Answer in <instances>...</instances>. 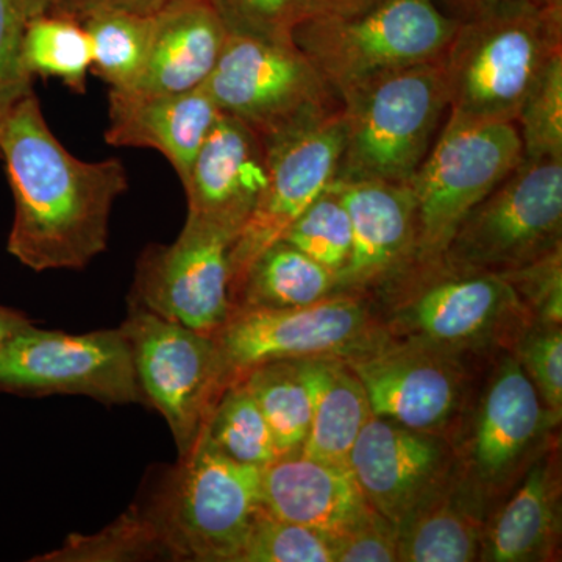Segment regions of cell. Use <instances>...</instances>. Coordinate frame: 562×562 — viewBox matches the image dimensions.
<instances>
[{
  "label": "cell",
  "mask_w": 562,
  "mask_h": 562,
  "mask_svg": "<svg viewBox=\"0 0 562 562\" xmlns=\"http://www.w3.org/2000/svg\"><path fill=\"white\" fill-rule=\"evenodd\" d=\"M266 184L257 206L233 243L232 302L244 273L258 255L331 187L344 149L341 110L303 127L262 138Z\"/></svg>",
  "instance_id": "7c38bea8"
},
{
  "label": "cell",
  "mask_w": 562,
  "mask_h": 562,
  "mask_svg": "<svg viewBox=\"0 0 562 562\" xmlns=\"http://www.w3.org/2000/svg\"><path fill=\"white\" fill-rule=\"evenodd\" d=\"M46 13L44 0H0V110L32 88L21 65V47L33 18Z\"/></svg>",
  "instance_id": "e575fe53"
},
{
  "label": "cell",
  "mask_w": 562,
  "mask_h": 562,
  "mask_svg": "<svg viewBox=\"0 0 562 562\" xmlns=\"http://www.w3.org/2000/svg\"><path fill=\"white\" fill-rule=\"evenodd\" d=\"M203 428L222 453L243 464L265 469L281 458L265 414L241 382L222 392Z\"/></svg>",
  "instance_id": "4dcf8cb0"
},
{
  "label": "cell",
  "mask_w": 562,
  "mask_h": 562,
  "mask_svg": "<svg viewBox=\"0 0 562 562\" xmlns=\"http://www.w3.org/2000/svg\"><path fill=\"white\" fill-rule=\"evenodd\" d=\"M236 562H336L335 536L261 512Z\"/></svg>",
  "instance_id": "836d02e7"
},
{
  "label": "cell",
  "mask_w": 562,
  "mask_h": 562,
  "mask_svg": "<svg viewBox=\"0 0 562 562\" xmlns=\"http://www.w3.org/2000/svg\"><path fill=\"white\" fill-rule=\"evenodd\" d=\"M443 13L454 21L472 20L490 11L516 5L546 7V9H562V0H436Z\"/></svg>",
  "instance_id": "b9f144b4"
},
{
  "label": "cell",
  "mask_w": 562,
  "mask_h": 562,
  "mask_svg": "<svg viewBox=\"0 0 562 562\" xmlns=\"http://www.w3.org/2000/svg\"><path fill=\"white\" fill-rule=\"evenodd\" d=\"M360 299L330 295L299 308H235L211 335L216 346L217 394L255 368L276 361L347 358L375 346Z\"/></svg>",
  "instance_id": "ba28073f"
},
{
  "label": "cell",
  "mask_w": 562,
  "mask_h": 562,
  "mask_svg": "<svg viewBox=\"0 0 562 562\" xmlns=\"http://www.w3.org/2000/svg\"><path fill=\"white\" fill-rule=\"evenodd\" d=\"M336 562L398 561V531L379 513L335 538Z\"/></svg>",
  "instance_id": "f35d334b"
},
{
  "label": "cell",
  "mask_w": 562,
  "mask_h": 562,
  "mask_svg": "<svg viewBox=\"0 0 562 562\" xmlns=\"http://www.w3.org/2000/svg\"><path fill=\"white\" fill-rule=\"evenodd\" d=\"M236 235L194 220L172 244L140 254L131 303L192 330L214 335L233 312L231 251Z\"/></svg>",
  "instance_id": "4fadbf2b"
},
{
  "label": "cell",
  "mask_w": 562,
  "mask_h": 562,
  "mask_svg": "<svg viewBox=\"0 0 562 562\" xmlns=\"http://www.w3.org/2000/svg\"><path fill=\"white\" fill-rule=\"evenodd\" d=\"M231 35L292 43V0H213Z\"/></svg>",
  "instance_id": "8d00e7d4"
},
{
  "label": "cell",
  "mask_w": 562,
  "mask_h": 562,
  "mask_svg": "<svg viewBox=\"0 0 562 562\" xmlns=\"http://www.w3.org/2000/svg\"><path fill=\"white\" fill-rule=\"evenodd\" d=\"M301 364L312 392V424L301 453L350 469L353 443L372 417L364 387L341 358L302 360Z\"/></svg>",
  "instance_id": "603a6c76"
},
{
  "label": "cell",
  "mask_w": 562,
  "mask_h": 562,
  "mask_svg": "<svg viewBox=\"0 0 562 562\" xmlns=\"http://www.w3.org/2000/svg\"><path fill=\"white\" fill-rule=\"evenodd\" d=\"M169 2L172 0H44L46 13L69 18L80 24L92 14L109 10L154 14Z\"/></svg>",
  "instance_id": "ab89813d"
},
{
  "label": "cell",
  "mask_w": 562,
  "mask_h": 562,
  "mask_svg": "<svg viewBox=\"0 0 562 562\" xmlns=\"http://www.w3.org/2000/svg\"><path fill=\"white\" fill-rule=\"evenodd\" d=\"M349 213L351 250L335 294L390 283L414 265L416 203L412 184L333 181Z\"/></svg>",
  "instance_id": "e0dca14e"
},
{
  "label": "cell",
  "mask_w": 562,
  "mask_h": 562,
  "mask_svg": "<svg viewBox=\"0 0 562 562\" xmlns=\"http://www.w3.org/2000/svg\"><path fill=\"white\" fill-rule=\"evenodd\" d=\"M554 420L519 361L506 358L484 391L468 442L475 482L487 490L508 483Z\"/></svg>",
  "instance_id": "d6986e66"
},
{
  "label": "cell",
  "mask_w": 562,
  "mask_h": 562,
  "mask_svg": "<svg viewBox=\"0 0 562 562\" xmlns=\"http://www.w3.org/2000/svg\"><path fill=\"white\" fill-rule=\"evenodd\" d=\"M344 361L364 387L372 416L436 432L460 406L462 373L443 351L375 344Z\"/></svg>",
  "instance_id": "2e32d148"
},
{
  "label": "cell",
  "mask_w": 562,
  "mask_h": 562,
  "mask_svg": "<svg viewBox=\"0 0 562 562\" xmlns=\"http://www.w3.org/2000/svg\"><path fill=\"white\" fill-rule=\"evenodd\" d=\"M557 498L552 472L546 464L536 465L484 535L482 560H543L557 538L560 522Z\"/></svg>",
  "instance_id": "cb8c5ba5"
},
{
  "label": "cell",
  "mask_w": 562,
  "mask_h": 562,
  "mask_svg": "<svg viewBox=\"0 0 562 562\" xmlns=\"http://www.w3.org/2000/svg\"><path fill=\"white\" fill-rule=\"evenodd\" d=\"M0 394L85 395L105 405L143 403L121 327L85 335L21 328L0 346Z\"/></svg>",
  "instance_id": "30bf717a"
},
{
  "label": "cell",
  "mask_w": 562,
  "mask_h": 562,
  "mask_svg": "<svg viewBox=\"0 0 562 562\" xmlns=\"http://www.w3.org/2000/svg\"><path fill=\"white\" fill-rule=\"evenodd\" d=\"M449 106L443 55L344 95V149L335 180L412 183Z\"/></svg>",
  "instance_id": "3957f363"
},
{
  "label": "cell",
  "mask_w": 562,
  "mask_h": 562,
  "mask_svg": "<svg viewBox=\"0 0 562 562\" xmlns=\"http://www.w3.org/2000/svg\"><path fill=\"white\" fill-rule=\"evenodd\" d=\"M266 184L265 140L249 125L221 113L183 183L188 220L236 235Z\"/></svg>",
  "instance_id": "ac0fdd59"
},
{
  "label": "cell",
  "mask_w": 562,
  "mask_h": 562,
  "mask_svg": "<svg viewBox=\"0 0 562 562\" xmlns=\"http://www.w3.org/2000/svg\"><path fill=\"white\" fill-rule=\"evenodd\" d=\"M498 276L512 284L522 305L530 306L541 317V324L561 325L562 249Z\"/></svg>",
  "instance_id": "74e56055"
},
{
  "label": "cell",
  "mask_w": 562,
  "mask_h": 562,
  "mask_svg": "<svg viewBox=\"0 0 562 562\" xmlns=\"http://www.w3.org/2000/svg\"><path fill=\"white\" fill-rule=\"evenodd\" d=\"M110 125L105 139L114 147L160 151L187 181L202 144L221 111L205 88L180 94L138 95L110 90Z\"/></svg>",
  "instance_id": "44dd1931"
},
{
  "label": "cell",
  "mask_w": 562,
  "mask_h": 562,
  "mask_svg": "<svg viewBox=\"0 0 562 562\" xmlns=\"http://www.w3.org/2000/svg\"><path fill=\"white\" fill-rule=\"evenodd\" d=\"M154 16L109 10L81 22L91 41V70L110 90L128 91L139 79L149 55Z\"/></svg>",
  "instance_id": "83f0119b"
},
{
  "label": "cell",
  "mask_w": 562,
  "mask_h": 562,
  "mask_svg": "<svg viewBox=\"0 0 562 562\" xmlns=\"http://www.w3.org/2000/svg\"><path fill=\"white\" fill-rule=\"evenodd\" d=\"M482 519L468 494L441 495L398 530V561L468 562L482 552Z\"/></svg>",
  "instance_id": "484cf974"
},
{
  "label": "cell",
  "mask_w": 562,
  "mask_h": 562,
  "mask_svg": "<svg viewBox=\"0 0 562 562\" xmlns=\"http://www.w3.org/2000/svg\"><path fill=\"white\" fill-rule=\"evenodd\" d=\"M524 160L516 122L450 116L412 180L416 203L414 265L441 260L469 213Z\"/></svg>",
  "instance_id": "8992f818"
},
{
  "label": "cell",
  "mask_w": 562,
  "mask_h": 562,
  "mask_svg": "<svg viewBox=\"0 0 562 562\" xmlns=\"http://www.w3.org/2000/svg\"><path fill=\"white\" fill-rule=\"evenodd\" d=\"M457 25L436 0H383L353 16L297 22L291 38L341 102L384 74L441 58Z\"/></svg>",
  "instance_id": "5b68a950"
},
{
  "label": "cell",
  "mask_w": 562,
  "mask_h": 562,
  "mask_svg": "<svg viewBox=\"0 0 562 562\" xmlns=\"http://www.w3.org/2000/svg\"><path fill=\"white\" fill-rule=\"evenodd\" d=\"M261 471L222 453L202 428L146 505L172 561H238L261 513Z\"/></svg>",
  "instance_id": "277c9868"
},
{
  "label": "cell",
  "mask_w": 562,
  "mask_h": 562,
  "mask_svg": "<svg viewBox=\"0 0 562 562\" xmlns=\"http://www.w3.org/2000/svg\"><path fill=\"white\" fill-rule=\"evenodd\" d=\"M349 468L372 509L398 531L442 494L449 457L435 432L372 416L353 443Z\"/></svg>",
  "instance_id": "9a60e30c"
},
{
  "label": "cell",
  "mask_w": 562,
  "mask_h": 562,
  "mask_svg": "<svg viewBox=\"0 0 562 562\" xmlns=\"http://www.w3.org/2000/svg\"><path fill=\"white\" fill-rule=\"evenodd\" d=\"M261 512L336 538L364 522L375 509L350 469L299 452L262 469Z\"/></svg>",
  "instance_id": "ffe728a7"
},
{
  "label": "cell",
  "mask_w": 562,
  "mask_h": 562,
  "mask_svg": "<svg viewBox=\"0 0 562 562\" xmlns=\"http://www.w3.org/2000/svg\"><path fill=\"white\" fill-rule=\"evenodd\" d=\"M203 88L221 113L243 121L261 138L341 110L335 92L295 44L231 33Z\"/></svg>",
  "instance_id": "9c48e42d"
},
{
  "label": "cell",
  "mask_w": 562,
  "mask_h": 562,
  "mask_svg": "<svg viewBox=\"0 0 562 562\" xmlns=\"http://www.w3.org/2000/svg\"><path fill=\"white\" fill-rule=\"evenodd\" d=\"M241 383L265 414L281 457L301 452L312 424V392L301 361L258 366Z\"/></svg>",
  "instance_id": "4316f807"
},
{
  "label": "cell",
  "mask_w": 562,
  "mask_h": 562,
  "mask_svg": "<svg viewBox=\"0 0 562 562\" xmlns=\"http://www.w3.org/2000/svg\"><path fill=\"white\" fill-rule=\"evenodd\" d=\"M562 52V9L506 7L458 22L443 54L449 114L516 122L525 98Z\"/></svg>",
  "instance_id": "7a4b0ae2"
},
{
  "label": "cell",
  "mask_w": 562,
  "mask_h": 562,
  "mask_svg": "<svg viewBox=\"0 0 562 562\" xmlns=\"http://www.w3.org/2000/svg\"><path fill=\"white\" fill-rule=\"evenodd\" d=\"M281 239L297 247L335 277L342 271L350 257L351 225L349 213L333 183Z\"/></svg>",
  "instance_id": "d6a6232c"
},
{
  "label": "cell",
  "mask_w": 562,
  "mask_h": 562,
  "mask_svg": "<svg viewBox=\"0 0 562 562\" xmlns=\"http://www.w3.org/2000/svg\"><path fill=\"white\" fill-rule=\"evenodd\" d=\"M172 561L160 528L147 506L133 505L109 527L94 535H70L60 549L40 562Z\"/></svg>",
  "instance_id": "f546056e"
},
{
  "label": "cell",
  "mask_w": 562,
  "mask_h": 562,
  "mask_svg": "<svg viewBox=\"0 0 562 562\" xmlns=\"http://www.w3.org/2000/svg\"><path fill=\"white\" fill-rule=\"evenodd\" d=\"M562 161H527L462 221L443 265L502 273L561 249Z\"/></svg>",
  "instance_id": "52a82bcc"
},
{
  "label": "cell",
  "mask_w": 562,
  "mask_h": 562,
  "mask_svg": "<svg viewBox=\"0 0 562 562\" xmlns=\"http://www.w3.org/2000/svg\"><path fill=\"white\" fill-rule=\"evenodd\" d=\"M121 330L146 405L168 422L179 454L187 453L220 401L213 338L135 303Z\"/></svg>",
  "instance_id": "8fae6325"
},
{
  "label": "cell",
  "mask_w": 562,
  "mask_h": 562,
  "mask_svg": "<svg viewBox=\"0 0 562 562\" xmlns=\"http://www.w3.org/2000/svg\"><path fill=\"white\" fill-rule=\"evenodd\" d=\"M21 65L31 79L52 77L74 92H85L92 65L87 29L58 14L43 13L33 18L22 40Z\"/></svg>",
  "instance_id": "f1b7e54d"
},
{
  "label": "cell",
  "mask_w": 562,
  "mask_h": 562,
  "mask_svg": "<svg viewBox=\"0 0 562 562\" xmlns=\"http://www.w3.org/2000/svg\"><path fill=\"white\" fill-rule=\"evenodd\" d=\"M392 281H401L403 291L392 314L395 331L443 353L482 344L524 306L498 273L442 261L413 265Z\"/></svg>",
  "instance_id": "5bb4252c"
},
{
  "label": "cell",
  "mask_w": 562,
  "mask_h": 562,
  "mask_svg": "<svg viewBox=\"0 0 562 562\" xmlns=\"http://www.w3.org/2000/svg\"><path fill=\"white\" fill-rule=\"evenodd\" d=\"M228 32L213 0H172L154 16L150 49L131 94H180L210 79Z\"/></svg>",
  "instance_id": "7402d4cb"
},
{
  "label": "cell",
  "mask_w": 562,
  "mask_h": 562,
  "mask_svg": "<svg viewBox=\"0 0 562 562\" xmlns=\"http://www.w3.org/2000/svg\"><path fill=\"white\" fill-rule=\"evenodd\" d=\"M14 217L7 249L35 272L87 268L109 244L114 202L128 190L121 160L83 161L52 133L32 88L0 110Z\"/></svg>",
  "instance_id": "6da1fadb"
},
{
  "label": "cell",
  "mask_w": 562,
  "mask_h": 562,
  "mask_svg": "<svg viewBox=\"0 0 562 562\" xmlns=\"http://www.w3.org/2000/svg\"><path fill=\"white\" fill-rule=\"evenodd\" d=\"M335 273L290 243L258 255L233 294L235 308H299L335 294Z\"/></svg>",
  "instance_id": "d4e9b609"
},
{
  "label": "cell",
  "mask_w": 562,
  "mask_h": 562,
  "mask_svg": "<svg viewBox=\"0 0 562 562\" xmlns=\"http://www.w3.org/2000/svg\"><path fill=\"white\" fill-rule=\"evenodd\" d=\"M519 364L546 408L560 419L562 412L561 325L541 324L519 344Z\"/></svg>",
  "instance_id": "d590c367"
},
{
  "label": "cell",
  "mask_w": 562,
  "mask_h": 562,
  "mask_svg": "<svg viewBox=\"0 0 562 562\" xmlns=\"http://www.w3.org/2000/svg\"><path fill=\"white\" fill-rule=\"evenodd\" d=\"M383 0H292L294 25L322 18H346L372 9Z\"/></svg>",
  "instance_id": "60d3db41"
},
{
  "label": "cell",
  "mask_w": 562,
  "mask_h": 562,
  "mask_svg": "<svg viewBox=\"0 0 562 562\" xmlns=\"http://www.w3.org/2000/svg\"><path fill=\"white\" fill-rule=\"evenodd\" d=\"M31 324L32 321L24 313L0 305V346L11 338L14 333Z\"/></svg>",
  "instance_id": "7bdbcfd3"
},
{
  "label": "cell",
  "mask_w": 562,
  "mask_h": 562,
  "mask_svg": "<svg viewBox=\"0 0 562 562\" xmlns=\"http://www.w3.org/2000/svg\"><path fill=\"white\" fill-rule=\"evenodd\" d=\"M516 125L522 138L524 160L562 161V52L532 85Z\"/></svg>",
  "instance_id": "1f68e13d"
}]
</instances>
